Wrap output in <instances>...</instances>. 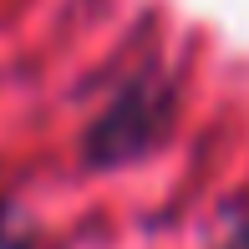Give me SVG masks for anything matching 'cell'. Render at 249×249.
<instances>
[{"instance_id": "obj_3", "label": "cell", "mask_w": 249, "mask_h": 249, "mask_svg": "<svg viewBox=\"0 0 249 249\" xmlns=\"http://www.w3.org/2000/svg\"><path fill=\"white\" fill-rule=\"evenodd\" d=\"M219 249H249V198H239L224 219V244Z\"/></svg>"}, {"instance_id": "obj_1", "label": "cell", "mask_w": 249, "mask_h": 249, "mask_svg": "<svg viewBox=\"0 0 249 249\" xmlns=\"http://www.w3.org/2000/svg\"><path fill=\"white\" fill-rule=\"evenodd\" d=\"M168 122H173V97L153 82H132L127 92H117L102 107V117L87 127L82 138V158L87 168L107 173V168H127L138 158H148L163 142Z\"/></svg>"}, {"instance_id": "obj_2", "label": "cell", "mask_w": 249, "mask_h": 249, "mask_svg": "<svg viewBox=\"0 0 249 249\" xmlns=\"http://www.w3.org/2000/svg\"><path fill=\"white\" fill-rule=\"evenodd\" d=\"M0 249H41L36 224L26 219V209L16 198H0Z\"/></svg>"}]
</instances>
